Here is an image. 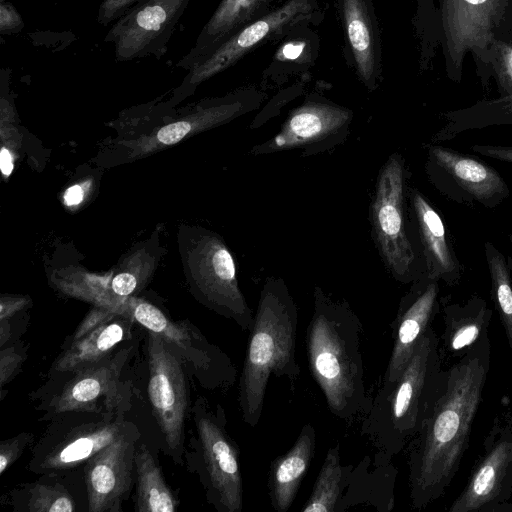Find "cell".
<instances>
[{"mask_svg": "<svg viewBox=\"0 0 512 512\" xmlns=\"http://www.w3.org/2000/svg\"><path fill=\"white\" fill-rule=\"evenodd\" d=\"M490 340L445 370L436 400L408 443L411 506L423 509L440 498L459 471L469 446L490 369Z\"/></svg>", "mask_w": 512, "mask_h": 512, "instance_id": "1", "label": "cell"}, {"mask_svg": "<svg viewBox=\"0 0 512 512\" xmlns=\"http://www.w3.org/2000/svg\"><path fill=\"white\" fill-rule=\"evenodd\" d=\"M362 331L358 315L346 301L315 287L306 329L309 369L330 412L346 421L365 415L372 404L364 379Z\"/></svg>", "mask_w": 512, "mask_h": 512, "instance_id": "2", "label": "cell"}, {"mask_svg": "<svg viewBox=\"0 0 512 512\" xmlns=\"http://www.w3.org/2000/svg\"><path fill=\"white\" fill-rule=\"evenodd\" d=\"M298 310L281 278H267L249 330L239 378L238 402L243 421L254 428L263 410L270 377L294 382L300 375L296 360Z\"/></svg>", "mask_w": 512, "mask_h": 512, "instance_id": "3", "label": "cell"}, {"mask_svg": "<svg viewBox=\"0 0 512 512\" xmlns=\"http://www.w3.org/2000/svg\"><path fill=\"white\" fill-rule=\"evenodd\" d=\"M439 344L431 326L401 375L379 388L361 425L376 451L393 458L419 431L444 378Z\"/></svg>", "mask_w": 512, "mask_h": 512, "instance_id": "4", "label": "cell"}, {"mask_svg": "<svg viewBox=\"0 0 512 512\" xmlns=\"http://www.w3.org/2000/svg\"><path fill=\"white\" fill-rule=\"evenodd\" d=\"M196 435L190 441L193 452L186 453L188 464L199 475L206 498L218 512H241L243 481L239 448L230 436L221 405L212 408L204 397L192 407Z\"/></svg>", "mask_w": 512, "mask_h": 512, "instance_id": "5", "label": "cell"}, {"mask_svg": "<svg viewBox=\"0 0 512 512\" xmlns=\"http://www.w3.org/2000/svg\"><path fill=\"white\" fill-rule=\"evenodd\" d=\"M49 422L32 448L27 469L53 477L85 464L132 424L125 414L89 411L64 412Z\"/></svg>", "mask_w": 512, "mask_h": 512, "instance_id": "6", "label": "cell"}, {"mask_svg": "<svg viewBox=\"0 0 512 512\" xmlns=\"http://www.w3.org/2000/svg\"><path fill=\"white\" fill-rule=\"evenodd\" d=\"M134 354L128 342L105 358L72 373L51 379L54 388L45 392L38 410L41 421L68 411L125 414L131 407L132 384L123 377Z\"/></svg>", "mask_w": 512, "mask_h": 512, "instance_id": "7", "label": "cell"}, {"mask_svg": "<svg viewBox=\"0 0 512 512\" xmlns=\"http://www.w3.org/2000/svg\"><path fill=\"white\" fill-rule=\"evenodd\" d=\"M405 183L404 160L394 153L379 171L370 205V223L385 266L397 281L408 284L425 273V269L410 236Z\"/></svg>", "mask_w": 512, "mask_h": 512, "instance_id": "8", "label": "cell"}, {"mask_svg": "<svg viewBox=\"0 0 512 512\" xmlns=\"http://www.w3.org/2000/svg\"><path fill=\"white\" fill-rule=\"evenodd\" d=\"M460 494L448 512H490L512 496V406L503 397Z\"/></svg>", "mask_w": 512, "mask_h": 512, "instance_id": "9", "label": "cell"}, {"mask_svg": "<svg viewBox=\"0 0 512 512\" xmlns=\"http://www.w3.org/2000/svg\"><path fill=\"white\" fill-rule=\"evenodd\" d=\"M126 314L147 331L158 334L208 389L231 386L236 369L229 357L208 342L200 330L189 321H174L157 306L143 299L124 300Z\"/></svg>", "mask_w": 512, "mask_h": 512, "instance_id": "10", "label": "cell"}, {"mask_svg": "<svg viewBox=\"0 0 512 512\" xmlns=\"http://www.w3.org/2000/svg\"><path fill=\"white\" fill-rule=\"evenodd\" d=\"M147 333L149 401L169 455L176 464L182 465L189 409L185 364L162 337L151 331Z\"/></svg>", "mask_w": 512, "mask_h": 512, "instance_id": "11", "label": "cell"}, {"mask_svg": "<svg viewBox=\"0 0 512 512\" xmlns=\"http://www.w3.org/2000/svg\"><path fill=\"white\" fill-rule=\"evenodd\" d=\"M425 148V173L445 198L461 205L493 209L510 195L504 178L486 162L438 143H429Z\"/></svg>", "mask_w": 512, "mask_h": 512, "instance_id": "12", "label": "cell"}, {"mask_svg": "<svg viewBox=\"0 0 512 512\" xmlns=\"http://www.w3.org/2000/svg\"><path fill=\"white\" fill-rule=\"evenodd\" d=\"M190 283L199 302L250 330L254 314L239 288L234 258L217 235L201 238L190 264Z\"/></svg>", "mask_w": 512, "mask_h": 512, "instance_id": "13", "label": "cell"}, {"mask_svg": "<svg viewBox=\"0 0 512 512\" xmlns=\"http://www.w3.org/2000/svg\"><path fill=\"white\" fill-rule=\"evenodd\" d=\"M190 0H144L118 19L104 42L113 43L117 62L162 58Z\"/></svg>", "mask_w": 512, "mask_h": 512, "instance_id": "14", "label": "cell"}, {"mask_svg": "<svg viewBox=\"0 0 512 512\" xmlns=\"http://www.w3.org/2000/svg\"><path fill=\"white\" fill-rule=\"evenodd\" d=\"M309 0H289L280 8L236 30L190 69L166 103L172 107L194 93L204 81L223 72L266 38L308 16Z\"/></svg>", "mask_w": 512, "mask_h": 512, "instance_id": "15", "label": "cell"}, {"mask_svg": "<svg viewBox=\"0 0 512 512\" xmlns=\"http://www.w3.org/2000/svg\"><path fill=\"white\" fill-rule=\"evenodd\" d=\"M351 110L326 101H307L290 112L274 137L252 148L254 155L303 149L311 155L332 148L349 134Z\"/></svg>", "mask_w": 512, "mask_h": 512, "instance_id": "16", "label": "cell"}, {"mask_svg": "<svg viewBox=\"0 0 512 512\" xmlns=\"http://www.w3.org/2000/svg\"><path fill=\"white\" fill-rule=\"evenodd\" d=\"M140 432L132 423L84 464L89 512H119L128 497Z\"/></svg>", "mask_w": 512, "mask_h": 512, "instance_id": "17", "label": "cell"}, {"mask_svg": "<svg viewBox=\"0 0 512 512\" xmlns=\"http://www.w3.org/2000/svg\"><path fill=\"white\" fill-rule=\"evenodd\" d=\"M440 308V281L423 273L400 300L392 323L393 346L382 383H392L401 375Z\"/></svg>", "mask_w": 512, "mask_h": 512, "instance_id": "18", "label": "cell"}, {"mask_svg": "<svg viewBox=\"0 0 512 512\" xmlns=\"http://www.w3.org/2000/svg\"><path fill=\"white\" fill-rule=\"evenodd\" d=\"M410 236L425 273L446 285H457L463 268L445 223L433 204L416 188L407 192Z\"/></svg>", "mask_w": 512, "mask_h": 512, "instance_id": "19", "label": "cell"}, {"mask_svg": "<svg viewBox=\"0 0 512 512\" xmlns=\"http://www.w3.org/2000/svg\"><path fill=\"white\" fill-rule=\"evenodd\" d=\"M398 470L387 454L376 451L364 456L349 474L337 512L358 507L390 512L395 506Z\"/></svg>", "mask_w": 512, "mask_h": 512, "instance_id": "20", "label": "cell"}, {"mask_svg": "<svg viewBox=\"0 0 512 512\" xmlns=\"http://www.w3.org/2000/svg\"><path fill=\"white\" fill-rule=\"evenodd\" d=\"M441 297L444 332L440 337L442 361L460 359L476 346L490 340L489 326L493 311L485 299L474 294L464 303H452Z\"/></svg>", "mask_w": 512, "mask_h": 512, "instance_id": "21", "label": "cell"}, {"mask_svg": "<svg viewBox=\"0 0 512 512\" xmlns=\"http://www.w3.org/2000/svg\"><path fill=\"white\" fill-rule=\"evenodd\" d=\"M135 324L133 318L117 315L85 336L75 341H67L50 367V379L72 373L105 358L120 344L132 338Z\"/></svg>", "mask_w": 512, "mask_h": 512, "instance_id": "22", "label": "cell"}, {"mask_svg": "<svg viewBox=\"0 0 512 512\" xmlns=\"http://www.w3.org/2000/svg\"><path fill=\"white\" fill-rule=\"evenodd\" d=\"M315 449L316 431L306 423L290 449L271 462L267 486L271 506L276 512H287L293 504Z\"/></svg>", "mask_w": 512, "mask_h": 512, "instance_id": "23", "label": "cell"}, {"mask_svg": "<svg viewBox=\"0 0 512 512\" xmlns=\"http://www.w3.org/2000/svg\"><path fill=\"white\" fill-rule=\"evenodd\" d=\"M253 107L254 100L244 94L203 100L177 120L161 126L155 135L156 143L163 146L175 144L193 132L227 123Z\"/></svg>", "mask_w": 512, "mask_h": 512, "instance_id": "24", "label": "cell"}, {"mask_svg": "<svg viewBox=\"0 0 512 512\" xmlns=\"http://www.w3.org/2000/svg\"><path fill=\"white\" fill-rule=\"evenodd\" d=\"M344 27L357 72L369 88L376 85L378 56L372 19L365 0H340Z\"/></svg>", "mask_w": 512, "mask_h": 512, "instance_id": "25", "label": "cell"}, {"mask_svg": "<svg viewBox=\"0 0 512 512\" xmlns=\"http://www.w3.org/2000/svg\"><path fill=\"white\" fill-rule=\"evenodd\" d=\"M260 0H222L199 33L194 46L176 64L189 71L226 40Z\"/></svg>", "mask_w": 512, "mask_h": 512, "instance_id": "26", "label": "cell"}, {"mask_svg": "<svg viewBox=\"0 0 512 512\" xmlns=\"http://www.w3.org/2000/svg\"><path fill=\"white\" fill-rule=\"evenodd\" d=\"M137 476L136 512H175L179 501L165 482L162 471L144 443L135 454Z\"/></svg>", "mask_w": 512, "mask_h": 512, "instance_id": "27", "label": "cell"}, {"mask_svg": "<svg viewBox=\"0 0 512 512\" xmlns=\"http://www.w3.org/2000/svg\"><path fill=\"white\" fill-rule=\"evenodd\" d=\"M353 465H343L339 441L327 450L302 512H337Z\"/></svg>", "mask_w": 512, "mask_h": 512, "instance_id": "28", "label": "cell"}, {"mask_svg": "<svg viewBox=\"0 0 512 512\" xmlns=\"http://www.w3.org/2000/svg\"><path fill=\"white\" fill-rule=\"evenodd\" d=\"M10 504L16 512H74L76 503L59 482L24 484L9 492Z\"/></svg>", "mask_w": 512, "mask_h": 512, "instance_id": "29", "label": "cell"}, {"mask_svg": "<svg viewBox=\"0 0 512 512\" xmlns=\"http://www.w3.org/2000/svg\"><path fill=\"white\" fill-rule=\"evenodd\" d=\"M484 253L491 280V299L512 351V280L507 258L491 242L484 243Z\"/></svg>", "mask_w": 512, "mask_h": 512, "instance_id": "30", "label": "cell"}, {"mask_svg": "<svg viewBox=\"0 0 512 512\" xmlns=\"http://www.w3.org/2000/svg\"><path fill=\"white\" fill-rule=\"evenodd\" d=\"M499 124H512V106L510 109H475L450 114L445 125L432 136L431 143L448 141L466 131Z\"/></svg>", "mask_w": 512, "mask_h": 512, "instance_id": "31", "label": "cell"}, {"mask_svg": "<svg viewBox=\"0 0 512 512\" xmlns=\"http://www.w3.org/2000/svg\"><path fill=\"white\" fill-rule=\"evenodd\" d=\"M33 441L32 432H21L0 442V475L15 463Z\"/></svg>", "mask_w": 512, "mask_h": 512, "instance_id": "32", "label": "cell"}, {"mask_svg": "<svg viewBox=\"0 0 512 512\" xmlns=\"http://www.w3.org/2000/svg\"><path fill=\"white\" fill-rule=\"evenodd\" d=\"M25 352L13 346L2 347L0 350V386L1 400L4 399V387L16 376L22 363L25 361Z\"/></svg>", "mask_w": 512, "mask_h": 512, "instance_id": "33", "label": "cell"}, {"mask_svg": "<svg viewBox=\"0 0 512 512\" xmlns=\"http://www.w3.org/2000/svg\"><path fill=\"white\" fill-rule=\"evenodd\" d=\"M142 1L144 0H102L98 9L97 22L102 26H108Z\"/></svg>", "mask_w": 512, "mask_h": 512, "instance_id": "34", "label": "cell"}, {"mask_svg": "<svg viewBox=\"0 0 512 512\" xmlns=\"http://www.w3.org/2000/svg\"><path fill=\"white\" fill-rule=\"evenodd\" d=\"M25 24L17 9L9 1L0 3V33L11 35L20 33Z\"/></svg>", "mask_w": 512, "mask_h": 512, "instance_id": "35", "label": "cell"}, {"mask_svg": "<svg viewBox=\"0 0 512 512\" xmlns=\"http://www.w3.org/2000/svg\"><path fill=\"white\" fill-rule=\"evenodd\" d=\"M31 303L25 296H2L0 301V321L9 320L16 313L23 311Z\"/></svg>", "mask_w": 512, "mask_h": 512, "instance_id": "36", "label": "cell"}, {"mask_svg": "<svg viewBox=\"0 0 512 512\" xmlns=\"http://www.w3.org/2000/svg\"><path fill=\"white\" fill-rule=\"evenodd\" d=\"M471 149L479 155L512 165V146L475 144Z\"/></svg>", "mask_w": 512, "mask_h": 512, "instance_id": "37", "label": "cell"}, {"mask_svg": "<svg viewBox=\"0 0 512 512\" xmlns=\"http://www.w3.org/2000/svg\"><path fill=\"white\" fill-rule=\"evenodd\" d=\"M84 198V189L80 184L69 187L63 196L64 202L68 206H76L82 202Z\"/></svg>", "mask_w": 512, "mask_h": 512, "instance_id": "38", "label": "cell"}, {"mask_svg": "<svg viewBox=\"0 0 512 512\" xmlns=\"http://www.w3.org/2000/svg\"><path fill=\"white\" fill-rule=\"evenodd\" d=\"M0 167L4 176H9L13 171V160L10 152L6 148L1 149Z\"/></svg>", "mask_w": 512, "mask_h": 512, "instance_id": "39", "label": "cell"}, {"mask_svg": "<svg viewBox=\"0 0 512 512\" xmlns=\"http://www.w3.org/2000/svg\"><path fill=\"white\" fill-rule=\"evenodd\" d=\"M490 512H512V502L508 500L497 504L491 508Z\"/></svg>", "mask_w": 512, "mask_h": 512, "instance_id": "40", "label": "cell"}, {"mask_svg": "<svg viewBox=\"0 0 512 512\" xmlns=\"http://www.w3.org/2000/svg\"><path fill=\"white\" fill-rule=\"evenodd\" d=\"M466 1L470 4L477 5V4L483 3L486 0H466Z\"/></svg>", "mask_w": 512, "mask_h": 512, "instance_id": "41", "label": "cell"}, {"mask_svg": "<svg viewBox=\"0 0 512 512\" xmlns=\"http://www.w3.org/2000/svg\"><path fill=\"white\" fill-rule=\"evenodd\" d=\"M7 1H9V0H0V3L7 2Z\"/></svg>", "mask_w": 512, "mask_h": 512, "instance_id": "42", "label": "cell"}, {"mask_svg": "<svg viewBox=\"0 0 512 512\" xmlns=\"http://www.w3.org/2000/svg\"><path fill=\"white\" fill-rule=\"evenodd\" d=\"M511 65H512V57H511Z\"/></svg>", "mask_w": 512, "mask_h": 512, "instance_id": "43", "label": "cell"}]
</instances>
